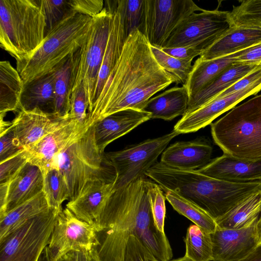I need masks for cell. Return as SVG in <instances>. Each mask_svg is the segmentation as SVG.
Returning <instances> with one entry per match:
<instances>
[{"label": "cell", "mask_w": 261, "mask_h": 261, "mask_svg": "<svg viewBox=\"0 0 261 261\" xmlns=\"http://www.w3.org/2000/svg\"><path fill=\"white\" fill-rule=\"evenodd\" d=\"M145 174L113 188L94 222L98 243L97 261H123L128 238L134 235L159 261H169L172 249L165 233L156 227L149 189L153 181Z\"/></svg>", "instance_id": "1"}, {"label": "cell", "mask_w": 261, "mask_h": 261, "mask_svg": "<svg viewBox=\"0 0 261 261\" xmlns=\"http://www.w3.org/2000/svg\"><path fill=\"white\" fill-rule=\"evenodd\" d=\"M175 78L158 62L144 35L137 29L125 39L121 55L88 114L87 123L120 111L142 110L158 92Z\"/></svg>", "instance_id": "2"}, {"label": "cell", "mask_w": 261, "mask_h": 261, "mask_svg": "<svg viewBox=\"0 0 261 261\" xmlns=\"http://www.w3.org/2000/svg\"><path fill=\"white\" fill-rule=\"evenodd\" d=\"M163 190L172 191L196 204L215 220L252 194L261 181L237 182L219 179L197 170H184L156 162L145 174Z\"/></svg>", "instance_id": "3"}, {"label": "cell", "mask_w": 261, "mask_h": 261, "mask_svg": "<svg viewBox=\"0 0 261 261\" xmlns=\"http://www.w3.org/2000/svg\"><path fill=\"white\" fill-rule=\"evenodd\" d=\"M46 26L37 0L0 1V45L16 62L33 56L44 40Z\"/></svg>", "instance_id": "4"}, {"label": "cell", "mask_w": 261, "mask_h": 261, "mask_svg": "<svg viewBox=\"0 0 261 261\" xmlns=\"http://www.w3.org/2000/svg\"><path fill=\"white\" fill-rule=\"evenodd\" d=\"M92 17L73 13L63 19L45 36L33 56L16 62V69L24 84L53 70L84 43Z\"/></svg>", "instance_id": "5"}, {"label": "cell", "mask_w": 261, "mask_h": 261, "mask_svg": "<svg viewBox=\"0 0 261 261\" xmlns=\"http://www.w3.org/2000/svg\"><path fill=\"white\" fill-rule=\"evenodd\" d=\"M211 128L223 153L244 160H261V94L233 108L212 123Z\"/></svg>", "instance_id": "6"}, {"label": "cell", "mask_w": 261, "mask_h": 261, "mask_svg": "<svg viewBox=\"0 0 261 261\" xmlns=\"http://www.w3.org/2000/svg\"><path fill=\"white\" fill-rule=\"evenodd\" d=\"M105 154L96 145L93 124L54 158L50 169L58 170L64 178L68 201L76 198L90 182L100 179H115L116 173H108L106 166H111Z\"/></svg>", "instance_id": "7"}, {"label": "cell", "mask_w": 261, "mask_h": 261, "mask_svg": "<svg viewBox=\"0 0 261 261\" xmlns=\"http://www.w3.org/2000/svg\"><path fill=\"white\" fill-rule=\"evenodd\" d=\"M112 19V13L104 7L98 14L92 17L87 38L73 55L72 92L80 85H83L89 102L88 114L93 106L94 91L107 46Z\"/></svg>", "instance_id": "8"}, {"label": "cell", "mask_w": 261, "mask_h": 261, "mask_svg": "<svg viewBox=\"0 0 261 261\" xmlns=\"http://www.w3.org/2000/svg\"><path fill=\"white\" fill-rule=\"evenodd\" d=\"M62 210L49 207L0 240V261H39Z\"/></svg>", "instance_id": "9"}, {"label": "cell", "mask_w": 261, "mask_h": 261, "mask_svg": "<svg viewBox=\"0 0 261 261\" xmlns=\"http://www.w3.org/2000/svg\"><path fill=\"white\" fill-rule=\"evenodd\" d=\"M204 10L192 0H145L139 30L150 45L162 48L184 19Z\"/></svg>", "instance_id": "10"}, {"label": "cell", "mask_w": 261, "mask_h": 261, "mask_svg": "<svg viewBox=\"0 0 261 261\" xmlns=\"http://www.w3.org/2000/svg\"><path fill=\"white\" fill-rule=\"evenodd\" d=\"M179 134L174 129L169 133L122 150L106 153L105 158L114 168L116 178L113 188L125 185L145 172L156 162L172 139Z\"/></svg>", "instance_id": "11"}, {"label": "cell", "mask_w": 261, "mask_h": 261, "mask_svg": "<svg viewBox=\"0 0 261 261\" xmlns=\"http://www.w3.org/2000/svg\"><path fill=\"white\" fill-rule=\"evenodd\" d=\"M229 11L206 10L193 13L180 24L163 48L202 44L208 49L232 27Z\"/></svg>", "instance_id": "12"}, {"label": "cell", "mask_w": 261, "mask_h": 261, "mask_svg": "<svg viewBox=\"0 0 261 261\" xmlns=\"http://www.w3.org/2000/svg\"><path fill=\"white\" fill-rule=\"evenodd\" d=\"M98 243L94 226L80 220L66 207L59 214L44 251V260L57 259L73 250H90Z\"/></svg>", "instance_id": "13"}, {"label": "cell", "mask_w": 261, "mask_h": 261, "mask_svg": "<svg viewBox=\"0 0 261 261\" xmlns=\"http://www.w3.org/2000/svg\"><path fill=\"white\" fill-rule=\"evenodd\" d=\"M90 126L81 125L71 119L37 143L24 148L28 162L37 166L44 175L51 169L54 158L79 139Z\"/></svg>", "instance_id": "14"}, {"label": "cell", "mask_w": 261, "mask_h": 261, "mask_svg": "<svg viewBox=\"0 0 261 261\" xmlns=\"http://www.w3.org/2000/svg\"><path fill=\"white\" fill-rule=\"evenodd\" d=\"M261 90V81L229 95L215 98L197 109L186 113L175 124L174 130L179 134L195 132L211 124L222 114Z\"/></svg>", "instance_id": "15"}, {"label": "cell", "mask_w": 261, "mask_h": 261, "mask_svg": "<svg viewBox=\"0 0 261 261\" xmlns=\"http://www.w3.org/2000/svg\"><path fill=\"white\" fill-rule=\"evenodd\" d=\"M72 118H61L45 113L38 108L20 110L12 122L17 144L25 148L67 124Z\"/></svg>", "instance_id": "16"}, {"label": "cell", "mask_w": 261, "mask_h": 261, "mask_svg": "<svg viewBox=\"0 0 261 261\" xmlns=\"http://www.w3.org/2000/svg\"><path fill=\"white\" fill-rule=\"evenodd\" d=\"M258 217L241 228L217 227L211 234L213 261H238L254 250L257 246L256 226Z\"/></svg>", "instance_id": "17"}, {"label": "cell", "mask_w": 261, "mask_h": 261, "mask_svg": "<svg viewBox=\"0 0 261 261\" xmlns=\"http://www.w3.org/2000/svg\"><path fill=\"white\" fill-rule=\"evenodd\" d=\"M150 114L142 110L128 109L113 113L94 123L96 145L105 152L106 146L150 120Z\"/></svg>", "instance_id": "18"}, {"label": "cell", "mask_w": 261, "mask_h": 261, "mask_svg": "<svg viewBox=\"0 0 261 261\" xmlns=\"http://www.w3.org/2000/svg\"><path fill=\"white\" fill-rule=\"evenodd\" d=\"M197 170L209 177L229 181H261V160H244L223 153Z\"/></svg>", "instance_id": "19"}, {"label": "cell", "mask_w": 261, "mask_h": 261, "mask_svg": "<svg viewBox=\"0 0 261 261\" xmlns=\"http://www.w3.org/2000/svg\"><path fill=\"white\" fill-rule=\"evenodd\" d=\"M212 152V146L205 141H179L165 149L160 162L178 169L196 170L211 161Z\"/></svg>", "instance_id": "20"}, {"label": "cell", "mask_w": 261, "mask_h": 261, "mask_svg": "<svg viewBox=\"0 0 261 261\" xmlns=\"http://www.w3.org/2000/svg\"><path fill=\"white\" fill-rule=\"evenodd\" d=\"M115 180L100 179L90 182L76 198L68 202L66 207L80 220L93 225L113 190Z\"/></svg>", "instance_id": "21"}, {"label": "cell", "mask_w": 261, "mask_h": 261, "mask_svg": "<svg viewBox=\"0 0 261 261\" xmlns=\"http://www.w3.org/2000/svg\"><path fill=\"white\" fill-rule=\"evenodd\" d=\"M8 196L3 215L43 191V175L36 166L27 162L8 182Z\"/></svg>", "instance_id": "22"}, {"label": "cell", "mask_w": 261, "mask_h": 261, "mask_svg": "<svg viewBox=\"0 0 261 261\" xmlns=\"http://www.w3.org/2000/svg\"><path fill=\"white\" fill-rule=\"evenodd\" d=\"M261 43V29L232 27L198 58L206 61L228 56Z\"/></svg>", "instance_id": "23"}, {"label": "cell", "mask_w": 261, "mask_h": 261, "mask_svg": "<svg viewBox=\"0 0 261 261\" xmlns=\"http://www.w3.org/2000/svg\"><path fill=\"white\" fill-rule=\"evenodd\" d=\"M58 67L24 84L20 110L38 108L45 113L55 114V83Z\"/></svg>", "instance_id": "24"}, {"label": "cell", "mask_w": 261, "mask_h": 261, "mask_svg": "<svg viewBox=\"0 0 261 261\" xmlns=\"http://www.w3.org/2000/svg\"><path fill=\"white\" fill-rule=\"evenodd\" d=\"M260 66L261 63H233L210 84L194 96L189 98L186 113L208 102Z\"/></svg>", "instance_id": "25"}, {"label": "cell", "mask_w": 261, "mask_h": 261, "mask_svg": "<svg viewBox=\"0 0 261 261\" xmlns=\"http://www.w3.org/2000/svg\"><path fill=\"white\" fill-rule=\"evenodd\" d=\"M189 97L186 86H176L151 97L142 111L149 113L151 119L170 121L186 113Z\"/></svg>", "instance_id": "26"}, {"label": "cell", "mask_w": 261, "mask_h": 261, "mask_svg": "<svg viewBox=\"0 0 261 261\" xmlns=\"http://www.w3.org/2000/svg\"><path fill=\"white\" fill-rule=\"evenodd\" d=\"M246 49L210 60L202 61L198 58L193 65L192 72L185 85L190 97L196 94L236 62V57L243 54Z\"/></svg>", "instance_id": "27"}, {"label": "cell", "mask_w": 261, "mask_h": 261, "mask_svg": "<svg viewBox=\"0 0 261 261\" xmlns=\"http://www.w3.org/2000/svg\"><path fill=\"white\" fill-rule=\"evenodd\" d=\"M24 87L19 73L9 61L0 62V116L20 110V99Z\"/></svg>", "instance_id": "28"}, {"label": "cell", "mask_w": 261, "mask_h": 261, "mask_svg": "<svg viewBox=\"0 0 261 261\" xmlns=\"http://www.w3.org/2000/svg\"><path fill=\"white\" fill-rule=\"evenodd\" d=\"M49 208L42 191L29 200L0 215V240Z\"/></svg>", "instance_id": "29"}, {"label": "cell", "mask_w": 261, "mask_h": 261, "mask_svg": "<svg viewBox=\"0 0 261 261\" xmlns=\"http://www.w3.org/2000/svg\"><path fill=\"white\" fill-rule=\"evenodd\" d=\"M260 212L261 191L245 199L215 221L220 228H241L258 218Z\"/></svg>", "instance_id": "30"}, {"label": "cell", "mask_w": 261, "mask_h": 261, "mask_svg": "<svg viewBox=\"0 0 261 261\" xmlns=\"http://www.w3.org/2000/svg\"><path fill=\"white\" fill-rule=\"evenodd\" d=\"M73 55L74 54L61 63L56 71L54 113L61 118L69 117Z\"/></svg>", "instance_id": "31"}, {"label": "cell", "mask_w": 261, "mask_h": 261, "mask_svg": "<svg viewBox=\"0 0 261 261\" xmlns=\"http://www.w3.org/2000/svg\"><path fill=\"white\" fill-rule=\"evenodd\" d=\"M165 197L173 208L184 216L204 231L213 233L217 225L215 220L196 204L168 190H163Z\"/></svg>", "instance_id": "32"}, {"label": "cell", "mask_w": 261, "mask_h": 261, "mask_svg": "<svg viewBox=\"0 0 261 261\" xmlns=\"http://www.w3.org/2000/svg\"><path fill=\"white\" fill-rule=\"evenodd\" d=\"M184 241L186 256L194 261L213 260L211 233L193 224L188 227Z\"/></svg>", "instance_id": "33"}, {"label": "cell", "mask_w": 261, "mask_h": 261, "mask_svg": "<svg viewBox=\"0 0 261 261\" xmlns=\"http://www.w3.org/2000/svg\"><path fill=\"white\" fill-rule=\"evenodd\" d=\"M43 192L49 207L62 210V204L69 200V192L66 181L56 169L48 170L43 175Z\"/></svg>", "instance_id": "34"}, {"label": "cell", "mask_w": 261, "mask_h": 261, "mask_svg": "<svg viewBox=\"0 0 261 261\" xmlns=\"http://www.w3.org/2000/svg\"><path fill=\"white\" fill-rule=\"evenodd\" d=\"M229 11L232 27H245L261 29V0L239 1Z\"/></svg>", "instance_id": "35"}, {"label": "cell", "mask_w": 261, "mask_h": 261, "mask_svg": "<svg viewBox=\"0 0 261 261\" xmlns=\"http://www.w3.org/2000/svg\"><path fill=\"white\" fill-rule=\"evenodd\" d=\"M150 47L159 64L175 78L176 84L186 85L193 69V60L178 59L168 55L160 48L151 45Z\"/></svg>", "instance_id": "36"}, {"label": "cell", "mask_w": 261, "mask_h": 261, "mask_svg": "<svg viewBox=\"0 0 261 261\" xmlns=\"http://www.w3.org/2000/svg\"><path fill=\"white\" fill-rule=\"evenodd\" d=\"M145 0H119L112 1L120 13L126 38L134 31L139 30L143 19Z\"/></svg>", "instance_id": "37"}, {"label": "cell", "mask_w": 261, "mask_h": 261, "mask_svg": "<svg viewBox=\"0 0 261 261\" xmlns=\"http://www.w3.org/2000/svg\"><path fill=\"white\" fill-rule=\"evenodd\" d=\"M45 16V35L63 19L74 13L69 0H37Z\"/></svg>", "instance_id": "38"}, {"label": "cell", "mask_w": 261, "mask_h": 261, "mask_svg": "<svg viewBox=\"0 0 261 261\" xmlns=\"http://www.w3.org/2000/svg\"><path fill=\"white\" fill-rule=\"evenodd\" d=\"M163 191L159 185L152 181L150 187L149 194L155 225L160 231L165 233L166 197Z\"/></svg>", "instance_id": "39"}, {"label": "cell", "mask_w": 261, "mask_h": 261, "mask_svg": "<svg viewBox=\"0 0 261 261\" xmlns=\"http://www.w3.org/2000/svg\"><path fill=\"white\" fill-rule=\"evenodd\" d=\"M88 108L89 102L86 92L83 85H81L71 93L70 117L81 125L88 124L87 123Z\"/></svg>", "instance_id": "40"}, {"label": "cell", "mask_w": 261, "mask_h": 261, "mask_svg": "<svg viewBox=\"0 0 261 261\" xmlns=\"http://www.w3.org/2000/svg\"><path fill=\"white\" fill-rule=\"evenodd\" d=\"M28 162L23 149L1 162L0 184L9 182Z\"/></svg>", "instance_id": "41"}, {"label": "cell", "mask_w": 261, "mask_h": 261, "mask_svg": "<svg viewBox=\"0 0 261 261\" xmlns=\"http://www.w3.org/2000/svg\"><path fill=\"white\" fill-rule=\"evenodd\" d=\"M123 261H159L138 238L131 235L127 243Z\"/></svg>", "instance_id": "42"}, {"label": "cell", "mask_w": 261, "mask_h": 261, "mask_svg": "<svg viewBox=\"0 0 261 261\" xmlns=\"http://www.w3.org/2000/svg\"><path fill=\"white\" fill-rule=\"evenodd\" d=\"M71 10L93 17L98 14L104 8L102 0H69Z\"/></svg>", "instance_id": "43"}, {"label": "cell", "mask_w": 261, "mask_h": 261, "mask_svg": "<svg viewBox=\"0 0 261 261\" xmlns=\"http://www.w3.org/2000/svg\"><path fill=\"white\" fill-rule=\"evenodd\" d=\"M0 142V162L15 155L23 149L17 144L12 127L6 132L1 134Z\"/></svg>", "instance_id": "44"}, {"label": "cell", "mask_w": 261, "mask_h": 261, "mask_svg": "<svg viewBox=\"0 0 261 261\" xmlns=\"http://www.w3.org/2000/svg\"><path fill=\"white\" fill-rule=\"evenodd\" d=\"M161 49L172 57L188 60H193L195 57L201 55L207 49L206 47L202 44H193L186 46Z\"/></svg>", "instance_id": "45"}, {"label": "cell", "mask_w": 261, "mask_h": 261, "mask_svg": "<svg viewBox=\"0 0 261 261\" xmlns=\"http://www.w3.org/2000/svg\"><path fill=\"white\" fill-rule=\"evenodd\" d=\"M259 81H261V66L254 69L215 98H220L229 95Z\"/></svg>", "instance_id": "46"}, {"label": "cell", "mask_w": 261, "mask_h": 261, "mask_svg": "<svg viewBox=\"0 0 261 261\" xmlns=\"http://www.w3.org/2000/svg\"><path fill=\"white\" fill-rule=\"evenodd\" d=\"M235 61L245 63H261V43L247 48L243 54L236 57Z\"/></svg>", "instance_id": "47"}, {"label": "cell", "mask_w": 261, "mask_h": 261, "mask_svg": "<svg viewBox=\"0 0 261 261\" xmlns=\"http://www.w3.org/2000/svg\"><path fill=\"white\" fill-rule=\"evenodd\" d=\"M65 261H97L94 248L90 250H73L63 257Z\"/></svg>", "instance_id": "48"}, {"label": "cell", "mask_w": 261, "mask_h": 261, "mask_svg": "<svg viewBox=\"0 0 261 261\" xmlns=\"http://www.w3.org/2000/svg\"><path fill=\"white\" fill-rule=\"evenodd\" d=\"M238 261H261V246H257L248 255Z\"/></svg>", "instance_id": "49"}, {"label": "cell", "mask_w": 261, "mask_h": 261, "mask_svg": "<svg viewBox=\"0 0 261 261\" xmlns=\"http://www.w3.org/2000/svg\"><path fill=\"white\" fill-rule=\"evenodd\" d=\"M257 246H261V212L260 213L258 219L256 223V226Z\"/></svg>", "instance_id": "50"}, {"label": "cell", "mask_w": 261, "mask_h": 261, "mask_svg": "<svg viewBox=\"0 0 261 261\" xmlns=\"http://www.w3.org/2000/svg\"><path fill=\"white\" fill-rule=\"evenodd\" d=\"M175 261H194L193 260L190 259V258L186 256L185 255L181 258H179L177 259H175Z\"/></svg>", "instance_id": "51"}, {"label": "cell", "mask_w": 261, "mask_h": 261, "mask_svg": "<svg viewBox=\"0 0 261 261\" xmlns=\"http://www.w3.org/2000/svg\"><path fill=\"white\" fill-rule=\"evenodd\" d=\"M44 261H49V260H44ZM50 261H65V260L63 259V257L58 258L57 259L54 260H50Z\"/></svg>", "instance_id": "52"}, {"label": "cell", "mask_w": 261, "mask_h": 261, "mask_svg": "<svg viewBox=\"0 0 261 261\" xmlns=\"http://www.w3.org/2000/svg\"><path fill=\"white\" fill-rule=\"evenodd\" d=\"M169 261H170V260H169ZM171 261H175V260H171Z\"/></svg>", "instance_id": "53"}]
</instances>
